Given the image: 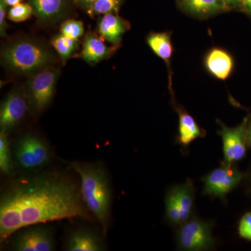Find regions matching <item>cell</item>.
Instances as JSON below:
<instances>
[{
    "label": "cell",
    "mask_w": 251,
    "mask_h": 251,
    "mask_svg": "<svg viewBox=\"0 0 251 251\" xmlns=\"http://www.w3.org/2000/svg\"><path fill=\"white\" fill-rule=\"evenodd\" d=\"M94 1H95V0H76L77 2L82 7L87 9V11H88Z\"/></svg>",
    "instance_id": "28"
},
{
    "label": "cell",
    "mask_w": 251,
    "mask_h": 251,
    "mask_svg": "<svg viewBox=\"0 0 251 251\" xmlns=\"http://www.w3.org/2000/svg\"><path fill=\"white\" fill-rule=\"evenodd\" d=\"M241 6L251 14V0H241Z\"/></svg>",
    "instance_id": "29"
},
{
    "label": "cell",
    "mask_w": 251,
    "mask_h": 251,
    "mask_svg": "<svg viewBox=\"0 0 251 251\" xmlns=\"http://www.w3.org/2000/svg\"><path fill=\"white\" fill-rule=\"evenodd\" d=\"M233 59L222 49H214L206 55L205 66L210 74L220 80H226L233 69Z\"/></svg>",
    "instance_id": "16"
},
{
    "label": "cell",
    "mask_w": 251,
    "mask_h": 251,
    "mask_svg": "<svg viewBox=\"0 0 251 251\" xmlns=\"http://www.w3.org/2000/svg\"><path fill=\"white\" fill-rule=\"evenodd\" d=\"M1 59L10 72L18 75H31L49 67L53 62L54 56L41 41L23 38L4 47Z\"/></svg>",
    "instance_id": "3"
},
{
    "label": "cell",
    "mask_w": 251,
    "mask_h": 251,
    "mask_svg": "<svg viewBox=\"0 0 251 251\" xmlns=\"http://www.w3.org/2000/svg\"><path fill=\"white\" fill-rule=\"evenodd\" d=\"M59 72L47 67L30 75L26 87L28 108L34 115L44 111L53 98Z\"/></svg>",
    "instance_id": "5"
},
{
    "label": "cell",
    "mask_w": 251,
    "mask_h": 251,
    "mask_svg": "<svg viewBox=\"0 0 251 251\" xmlns=\"http://www.w3.org/2000/svg\"><path fill=\"white\" fill-rule=\"evenodd\" d=\"M179 143L184 146H187L193 140L200 138L202 135V131L193 117L189 114L181 111L179 112Z\"/></svg>",
    "instance_id": "18"
},
{
    "label": "cell",
    "mask_w": 251,
    "mask_h": 251,
    "mask_svg": "<svg viewBox=\"0 0 251 251\" xmlns=\"http://www.w3.org/2000/svg\"><path fill=\"white\" fill-rule=\"evenodd\" d=\"M103 239L93 231L78 229L67 238L66 250L69 251H101L105 250Z\"/></svg>",
    "instance_id": "11"
},
{
    "label": "cell",
    "mask_w": 251,
    "mask_h": 251,
    "mask_svg": "<svg viewBox=\"0 0 251 251\" xmlns=\"http://www.w3.org/2000/svg\"><path fill=\"white\" fill-rule=\"evenodd\" d=\"M180 7L188 14L205 18L229 9L223 0H176Z\"/></svg>",
    "instance_id": "14"
},
{
    "label": "cell",
    "mask_w": 251,
    "mask_h": 251,
    "mask_svg": "<svg viewBox=\"0 0 251 251\" xmlns=\"http://www.w3.org/2000/svg\"><path fill=\"white\" fill-rule=\"evenodd\" d=\"M123 0H95L87 13L91 16L118 13Z\"/></svg>",
    "instance_id": "22"
},
{
    "label": "cell",
    "mask_w": 251,
    "mask_h": 251,
    "mask_svg": "<svg viewBox=\"0 0 251 251\" xmlns=\"http://www.w3.org/2000/svg\"><path fill=\"white\" fill-rule=\"evenodd\" d=\"M244 175L231 165L216 168L203 179L204 193L209 196L224 198L240 183Z\"/></svg>",
    "instance_id": "8"
},
{
    "label": "cell",
    "mask_w": 251,
    "mask_h": 251,
    "mask_svg": "<svg viewBox=\"0 0 251 251\" xmlns=\"http://www.w3.org/2000/svg\"><path fill=\"white\" fill-rule=\"evenodd\" d=\"M95 220L82 199L80 186L59 172L34 173L13 180L0 198V242L31 226L68 219Z\"/></svg>",
    "instance_id": "1"
},
{
    "label": "cell",
    "mask_w": 251,
    "mask_h": 251,
    "mask_svg": "<svg viewBox=\"0 0 251 251\" xmlns=\"http://www.w3.org/2000/svg\"><path fill=\"white\" fill-rule=\"evenodd\" d=\"M114 47H108L99 36L94 33L86 35L80 57L90 64H97L108 58L114 51Z\"/></svg>",
    "instance_id": "15"
},
{
    "label": "cell",
    "mask_w": 251,
    "mask_h": 251,
    "mask_svg": "<svg viewBox=\"0 0 251 251\" xmlns=\"http://www.w3.org/2000/svg\"><path fill=\"white\" fill-rule=\"evenodd\" d=\"M11 150L15 163L25 171L41 169L49 163L52 157L48 143L34 133H25L18 137Z\"/></svg>",
    "instance_id": "4"
},
{
    "label": "cell",
    "mask_w": 251,
    "mask_h": 251,
    "mask_svg": "<svg viewBox=\"0 0 251 251\" xmlns=\"http://www.w3.org/2000/svg\"><path fill=\"white\" fill-rule=\"evenodd\" d=\"M166 214L167 219L172 224H181L180 211L176 194L173 188L170 190L166 198Z\"/></svg>",
    "instance_id": "23"
},
{
    "label": "cell",
    "mask_w": 251,
    "mask_h": 251,
    "mask_svg": "<svg viewBox=\"0 0 251 251\" xmlns=\"http://www.w3.org/2000/svg\"><path fill=\"white\" fill-rule=\"evenodd\" d=\"M60 31L63 35L78 40L84 33L83 24L81 21L69 20L63 23Z\"/></svg>",
    "instance_id": "25"
},
{
    "label": "cell",
    "mask_w": 251,
    "mask_h": 251,
    "mask_svg": "<svg viewBox=\"0 0 251 251\" xmlns=\"http://www.w3.org/2000/svg\"><path fill=\"white\" fill-rule=\"evenodd\" d=\"M238 231L241 237L251 241V212L247 213L241 219Z\"/></svg>",
    "instance_id": "26"
},
{
    "label": "cell",
    "mask_w": 251,
    "mask_h": 251,
    "mask_svg": "<svg viewBox=\"0 0 251 251\" xmlns=\"http://www.w3.org/2000/svg\"><path fill=\"white\" fill-rule=\"evenodd\" d=\"M150 47L160 57L168 64L173 54L171 36L166 32L153 33L148 38Z\"/></svg>",
    "instance_id": "19"
},
{
    "label": "cell",
    "mask_w": 251,
    "mask_h": 251,
    "mask_svg": "<svg viewBox=\"0 0 251 251\" xmlns=\"http://www.w3.org/2000/svg\"><path fill=\"white\" fill-rule=\"evenodd\" d=\"M43 224L31 225L16 232L11 249L16 251H52L55 249L53 234Z\"/></svg>",
    "instance_id": "7"
},
{
    "label": "cell",
    "mask_w": 251,
    "mask_h": 251,
    "mask_svg": "<svg viewBox=\"0 0 251 251\" xmlns=\"http://www.w3.org/2000/svg\"><path fill=\"white\" fill-rule=\"evenodd\" d=\"M28 108L25 91L16 87L6 96L0 108V128L9 132L16 127L25 115Z\"/></svg>",
    "instance_id": "9"
},
{
    "label": "cell",
    "mask_w": 251,
    "mask_h": 251,
    "mask_svg": "<svg viewBox=\"0 0 251 251\" xmlns=\"http://www.w3.org/2000/svg\"><path fill=\"white\" fill-rule=\"evenodd\" d=\"M7 6H14L15 5L20 4L22 0H4Z\"/></svg>",
    "instance_id": "31"
},
{
    "label": "cell",
    "mask_w": 251,
    "mask_h": 251,
    "mask_svg": "<svg viewBox=\"0 0 251 251\" xmlns=\"http://www.w3.org/2000/svg\"><path fill=\"white\" fill-rule=\"evenodd\" d=\"M247 120L235 128H228L221 123L219 135L224 143V159L226 164L231 165L241 161L247 152Z\"/></svg>",
    "instance_id": "10"
},
{
    "label": "cell",
    "mask_w": 251,
    "mask_h": 251,
    "mask_svg": "<svg viewBox=\"0 0 251 251\" xmlns=\"http://www.w3.org/2000/svg\"><path fill=\"white\" fill-rule=\"evenodd\" d=\"M80 179V191L86 207L98 221L103 235L110 227L112 189L108 172L103 164L87 162H68Z\"/></svg>",
    "instance_id": "2"
},
{
    "label": "cell",
    "mask_w": 251,
    "mask_h": 251,
    "mask_svg": "<svg viewBox=\"0 0 251 251\" xmlns=\"http://www.w3.org/2000/svg\"><path fill=\"white\" fill-rule=\"evenodd\" d=\"M127 29L128 24L116 14L104 15L99 21V34L104 40L115 46L120 44Z\"/></svg>",
    "instance_id": "12"
},
{
    "label": "cell",
    "mask_w": 251,
    "mask_h": 251,
    "mask_svg": "<svg viewBox=\"0 0 251 251\" xmlns=\"http://www.w3.org/2000/svg\"><path fill=\"white\" fill-rule=\"evenodd\" d=\"M247 141L251 145V125L249 127V130L247 131Z\"/></svg>",
    "instance_id": "32"
},
{
    "label": "cell",
    "mask_w": 251,
    "mask_h": 251,
    "mask_svg": "<svg viewBox=\"0 0 251 251\" xmlns=\"http://www.w3.org/2000/svg\"><path fill=\"white\" fill-rule=\"evenodd\" d=\"M33 12L43 23H53L65 13L67 0H28Z\"/></svg>",
    "instance_id": "13"
},
{
    "label": "cell",
    "mask_w": 251,
    "mask_h": 251,
    "mask_svg": "<svg viewBox=\"0 0 251 251\" xmlns=\"http://www.w3.org/2000/svg\"><path fill=\"white\" fill-rule=\"evenodd\" d=\"M179 247L185 251H205L214 245L209 223L199 219H188L181 224L177 234Z\"/></svg>",
    "instance_id": "6"
},
{
    "label": "cell",
    "mask_w": 251,
    "mask_h": 251,
    "mask_svg": "<svg viewBox=\"0 0 251 251\" xmlns=\"http://www.w3.org/2000/svg\"><path fill=\"white\" fill-rule=\"evenodd\" d=\"M12 150L9 140V133L0 130V170L6 175H11L13 171Z\"/></svg>",
    "instance_id": "21"
},
{
    "label": "cell",
    "mask_w": 251,
    "mask_h": 251,
    "mask_svg": "<svg viewBox=\"0 0 251 251\" xmlns=\"http://www.w3.org/2000/svg\"><path fill=\"white\" fill-rule=\"evenodd\" d=\"M32 13L34 12L30 4L20 3L10 9L8 18L14 22H22L30 17Z\"/></svg>",
    "instance_id": "24"
},
{
    "label": "cell",
    "mask_w": 251,
    "mask_h": 251,
    "mask_svg": "<svg viewBox=\"0 0 251 251\" xmlns=\"http://www.w3.org/2000/svg\"><path fill=\"white\" fill-rule=\"evenodd\" d=\"M51 44L64 63L67 62V59L72 57V54L78 49V40L62 34L54 36L51 41Z\"/></svg>",
    "instance_id": "20"
},
{
    "label": "cell",
    "mask_w": 251,
    "mask_h": 251,
    "mask_svg": "<svg viewBox=\"0 0 251 251\" xmlns=\"http://www.w3.org/2000/svg\"><path fill=\"white\" fill-rule=\"evenodd\" d=\"M179 204L181 225L191 217L194 201V188L191 181L173 188Z\"/></svg>",
    "instance_id": "17"
},
{
    "label": "cell",
    "mask_w": 251,
    "mask_h": 251,
    "mask_svg": "<svg viewBox=\"0 0 251 251\" xmlns=\"http://www.w3.org/2000/svg\"><path fill=\"white\" fill-rule=\"evenodd\" d=\"M229 8L241 6V0H223Z\"/></svg>",
    "instance_id": "30"
},
{
    "label": "cell",
    "mask_w": 251,
    "mask_h": 251,
    "mask_svg": "<svg viewBox=\"0 0 251 251\" xmlns=\"http://www.w3.org/2000/svg\"><path fill=\"white\" fill-rule=\"evenodd\" d=\"M6 5L4 0H0V34L4 37L6 34V25L5 17H6Z\"/></svg>",
    "instance_id": "27"
}]
</instances>
